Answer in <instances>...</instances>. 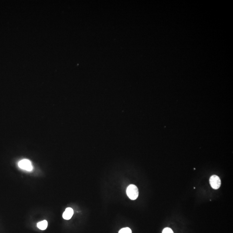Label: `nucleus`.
Returning a JSON list of instances; mask_svg holds the SVG:
<instances>
[{"mask_svg": "<svg viewBox=\"0 0 233 233\" xmlns=\"http://www.w3.org/2000/svg\"><path fill=\"white\" fill-rule=\"evenodd\" d=\"M127 194L130 200H135L139 196V190L137 186L131 185L128 187L127 189Z\"/></svg>", "mask_w": 233, "mask_h": 233, "instance_id": "f257e3e1", "label": "nucleus"}, {"mask_svg": "<svg viewBox=\"0 0 233 233\" xmlns=\"http://www.w3.org/2000/svg\"><path fill=\"white\" fill-rule=\"evenodd\" d=\"M19 167L23 170L30 172L33 169V166L29 160L24 159L21 160L18 163Z\"/></svg>", "mask_w": 233, "mask_h": 233, "instance_id": "f03ea898", "label": "nucleus"}, {"mask_svg": "<svg viewBox=\"0 0 233 233\" xmlns=\"http://www.w3.org/2000/svg\"><path fill=\"white\" fill-rule=\"evenodd\" d=\"M210 184L214 189L217 190L219 188L221 185V181L219 177L216 175L211 177L209 179Z\"/></svg>", "mask_w": 233, "mask_h": 233, "instance_id": "7ed1b4c3", "label": "nucleus"}, {"mask_svg": "<svg viewBox=\"0 0 233 233\" xmlns=\"http://www.w3.org/2000/svg\"><path fill=\"white\" fill-rule=\"evenodd\" d=\"M73 214V209L71 208H67L63 214V218L65 220H70Z\"/></svg>", "mask_w": 233, "mask_h": 233, "instance_id": "20e7f679", "label": "nucleus"}, {"mask_svg": "<svg viewBox=\"0 0 233 233\" xmlns=\"http://www.w3.org/2000/svg\"><path fill=\"white\" fill-rule=\"evenodd\" d=\"M37 227L41 230H45L48 227V222L46 220L41 221L37 224Z\"/></svg>", "mask_w": 233, "mask_h": 233, "instance_id": "39448f33", "label": "nucleus"}, {"mask_svg": "<svg viewBox=\"0 0 233 233\" xmlns=\"http://www.w3.org/2000/svg\"><path fill=\"white\" fill-rule=\"evenodd\" d=\"M119 233H132V231L129 227H124L120 230Z\"/></svg>", "mask_w": 233, "mask_h": 233, "instance_id": "423d86ee", "label": "nucleus"}, {"mask_svg": "<svg viewBox=\"0 0 233 233\" xmlns=\"http://www.w3.org/2000/svg\"><path fill=\"white\" fill-rule=\"evenodd\" d=\"M162 233H174L171 228L169 227H166L163 230Z\"/></svg>", "mask_w": 233, "mask_h": 233, "instance_id": "0eeeda50", "label": "nucleus"}]
</instances>
